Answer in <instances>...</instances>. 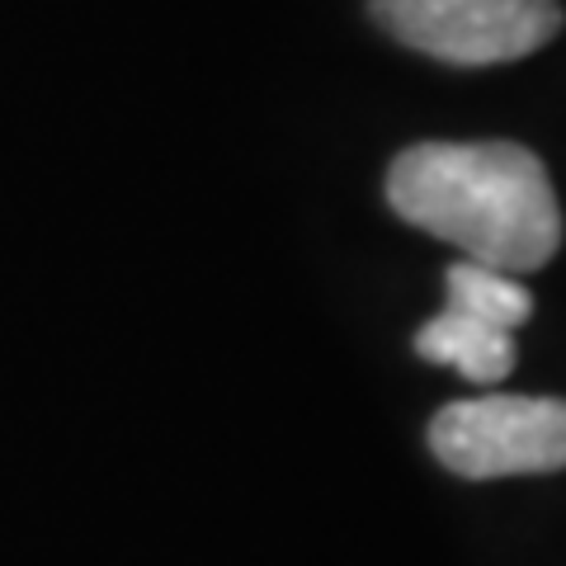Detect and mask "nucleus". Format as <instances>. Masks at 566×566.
I'll use <instances>...</instances> for the list:
<instances>
[{"instance_id":"obj_1","label":"nucleus","mask_w":566,"mask_h":566,"mask_svg":"<svg viewBox=\"0 0 566 566\" xmlns=\"http://www.w3.org/2000/svg\"><path fill=\"white\" fill-rule=\"evenodd\" d=\"M401 222L501 274L543 270L562 245V208L543 161L520 142H420L387 170Z\"/></svg>"},{"instance_id":"obj_2","label":"nucleus","mask_w":566,"mask_h":566,"mask_svg":"<svg viewBox=\"0 0 566 566\" xmlns=\"http://www.w3.org/2000/svg\"><path fill=\"white\" fill-rule=\"evenodd\" d=\"M397 43L449 66L520 62L557 39V0H368Z\"/></svg>"},{"instance_id":"obj_3","label":"nucleus","mask_w":566,"mask_h":566,"mask_svg":"<svg viewBox=\"0 0 566 566\" xmlns=\"http://www.w3.org/2000/svg\"><path fill=\"white\" fill-rule=\"evenodd\" d=\"M430 449L468 482L534 476L566 468V401L562 397H476L449 401L430 420Z\"/></svg>"},{"instance_id":"obj_4","label":"nucleus","mask_w":566,"mask_h":566,"mask_svg":"<svg viewBox=\"0 0 566 566\" xmlns=\"http://www.w3.org/2000/svg\"><path fill=\"white\" fill-rule=\"evenodd\" d=\"M416 354L430 364H449L472 382H501L515 368V340L510 331H495L486 322L444 307L434 322L416 331Z\"/></svg>"},{"instance_id":"obj_5","label":"nucleus","mask_w":566,"mask_h":566,"mask_svg":"<svg viewBox=\"0 0 566 566\" xmlns=\"http://www.w3.org/2000/svg\"><path fill=\"white\" fill-rule=\"evenodd\" d=\"M444 289H449V307L472 316V322H486L495 331H510L524 326L534 316V297L515 274H501V270H486V264H453L444 274Z\"/></svg>"}]
</instances>
